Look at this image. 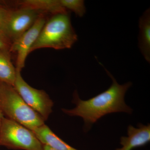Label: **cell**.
I'll return each mask as SVG.
<instances>
[{
    "mask_svg": "<svg viewBox=\"0 0 150 150\" xmlns=\"http://www.w3.org/2000/svg\"><path fill=\"white\" fill-rule=\"evenodd\" d=\"M77 40L68 13L54 15L44 24L29 54L40 48L69 49Z\"/></svg>",
    "mask_w": 150,
    "mask_h": 150,
    "instance_id": "obj_2",
    "label": "cell"
},
{
    "mask_svg": "<svg viewBox=\"0 0 150 150\" xmlns=\"http://www.w3.org/2000/svg\"><path fill=\"white\" fill-rule=\"evenodd\" d=\"M16 72L14 87L26 104L46 121L52 112L54 102L44 91L28 84L22 77L21 71Z\"/></svg>",
    "mask_w": 150,
    "mask_h": 150,
    "instance_id": "obj_5",
    "label": "cell"
},
{
    "mask_svg": "<svg viewBox=\"0 0 150 150\" xmlns=\"http://www.w3.org/2000/svg\"><path fill=\"white\" fill-rule=\"evenodd\" d=\"M8 50H0V81L14 87L16 69L11 60Z\"/></svg>",
    "mask_w": 150,
    "mask_h": 150,
    "instance_id": "obj_12",
    "label": "cell"
},
{
    "mask_svg": "<svg viewBox=\"0 0 150 150\" xmlns=\"http://www.w3.org/2000/svg\"><path fill=\"white\" fill-rule=\"evenodd\" d=\"M0 146L14 150H44L32 131L4 117L0 130Z\"/></svg>",
    "mask_w": 150,
    "mask_h": 150,
    "instance_id": "obj_4",
    "label": "cell"
},
{
    "mask_svg": "<svg viewBox=\"0 0 150 150\" xmlns=\"http://www.w3.org/2000/svg\"><path fill=\"white\" fill-rule=\"evenodd\" d=\"M46 22L43 13H40L32 27L12 43L10 52L16 54V69L21 71L30 48L37 40Z\"/></svg>",
    "mask_w": 150,
    "mask_h": 150,
    "instance_id": "obj_7",
    "label": "cell"
},
{
    "mask_svg": "<svg viewBox=\"0 0 150 150\" xmlns=\"http://www.w3.org/2000/svg\"><path fill=\"white\" fill-rule=\"evenodd\" d=\"M11 44V41L3 30L0 29V50H8L10 51Z\"/></svg>",
    "mask_w": 150,
    "mask_h": 150,
    "instance_id": "obj_15",
    "label": "cell"
},
{
    "mask_svg": "<svg viewBox=\"0 0 150 150\" xmlns=\"http://www.w3.org/2000/svg\"><path fill=\"white\" fill-rule=\"evenodd\" d=\"M0 82H1V81H0ZM0 114H1V115H2V113H1V111H0Z\"/></svg>",
    "mask_w": 150,
    "mask_h": 150,
    "instance_id": "obj_18",
    "label": "cell"
},
{
    "mask_svg": "<svg viewBox=\"0 0 150 150\" xmlns=\"http://www.w3.org/2000/svg\"><path fill=\"white\" fill-rule=\"evenodd\" d=\"M10 10V8L0 2V29L4 28Z\"/></svg>",
    "mask_w": 150,
    "mask_h": 150,
    "instance_id": "obj_14",
    "label": "cell"
},
{
    "mask_svg": "<svg viewBox=\"0 0 150 150\" xmlns=\"http://www.w3.org/2000/svg\"><path fill=\"white\" fill-rule=\"evenodd\" d=\"M32 131L43 145L57 150H78L63 141L45 124Z\"/></svg>",
    "mask_w": 150,
    "mask_h": 150,
    "instance_id": "obj_10",
    "label": "cell"
},
{
    "mask_svg": "<svg viewBox=\"0 0 150 150\" xmlns=\"http://www.w3.org/2000/svg\"><path fill=\"white\" fill-rule=\"evenodd\" d=\"M40 13L30 9H10L3 30L12 43L30 28Z\"/></svg>",
    "mask_w": 150,
    "mask_h": 150,
    "instance_id": "obj_6",
    "label": "cell"
},
{
    "mask_svg": "<svg viewBox=\"0 0 150 150\" xmlns=\"http://www.w3.org/2000/svg\"><path fill=\"white\" fill-rule=\"evenodd\" d=\"M127 137H122L120 139L122 147L115 150H132L143 146L150 141V125L139 123L137 128L130 125L127 129Z\"/></svg>",
    "mask_w": 150,
    "mask_h": 150,
    "instance_id": "obj_8",
    "label": "cell"
},
{
    "mask_svg": "<svg viewBox=\"0 0 150 150\" xmlns=\"http://www.w3.org/2000/svg\"><path fill=\"white\" fill-rule=\"evenodd\" d=\"M139 46L145 59L150 62V11L148 9L139 21Z\"/></svg>",
    "mask_w": 150,
    "mask_h": 150,
    "instance_id": "obj_11",
    "label": "cell"
},
{
    "mask_svg": "<svg viewBox=\"0 0 150 150\" xmlns=\"http://www.w3.org/2000/svg\"><path fill=\"white\" fill-rule=\"evenodd\" d=\"M108 74L112 80V84L106 91L87 100L79 98L77 92L74 94L73 103L76 107L71 109H62L70 116H79L84 122L85 131H88L93 123L104 115L114 112H124L131 114L133 110L125 103L126 92L132 86V83L120 85L107 70Z\"/></svg>",
    "mask_w": 150,
    "mask_h": 150,
    "instance_id": "obj_1",
    "label": "cell"
},
{
    "mask_svg": "<svg viewBox=\"0 0 150 150\" xmlns=\"http://www.w3.org/2000/svg\"><path fill=\"white\" fill-rule=\"evenodd\" d=\"M20 8L30 9L42 13L54 15L67 13L68 11L62 5L60 0H23L17 2Z\"/></svg>",
    "mask_w": 150,
    "mask_h": 150,
    "instance_id": "obj_9",
    "label": "cell"
},
{
    "mask_svg": "<svg viewBox=\"0 0 150 150\" xmlns=\"http://www.w3.org/2000/svg\"><path fill=\"white\" fill-rule=\"evenodd\" d=\"M43 148H44V150H57L45 145H43Z\"/></svg>",
    "mask_w": 150,
    "mask_h": 150,
    "instance_id": "obj_16",
    "label": "cell"
},
{
    "mask_svg": "<svg viewBox=\"0 0 150 150\" xmlns=\"http://www.w3.org/2000/svg\"><path fill=\"white\" fill-rule=\"evenodd\" d=\"M0 111L5 118L31 131L45 124V121L28 106L13 86L0 82Z\"/></svg>",
    "mask_w": 150,
    "mask_h": 150,
    "instance_id": "obj_3",
    "label": "cell"
},
{
    "mask_svg": "<svg viewBox=\"0 0 150 150\" xmlns=\"http://www.w3.org/2000/svg\"><path fill=\"white\" fill-rule=\"evenodd\" d=\"M3 117H4V116L0 114V130H1V127L2 121Z\"/></svg>",
    "mask_w": 150,
    "mask_h": 150,
    "instance_id": "obj_17",
    "label": "cell"
},
{
    "mask_svg": "<svg viewBox=\"0 0 150 150\" xmlns=\"http://www.w3.org/2000/svg\"><path fill=\"white\" fill-rule=\"evenodd\" d=\"M62 6L67 11H71L81 17L86 13L84 1L83 0H60Z\"/></svg>",
    "mask_w": 150,
    "mask_h": 150,
    "instance_id": "obj_13",
    "label": "cell"
}]
</instances>
